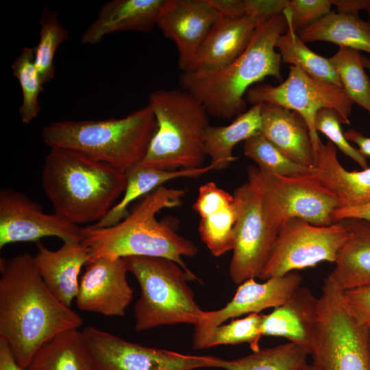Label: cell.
Returning a JSON list of instances; mask_svg holds the SVG:
<instances>
[{
  "instance_id": "cell-1",
  "label": "cell",
  "mask_w": 370,
  "mask_h": 370,
  "mask_svg": "<svg viewBox=\"0 0 370 370\" xmlns=\"http://www.w3.org/2000/svg\"><path fill=\"white\" fill-rule=\"evenodd\" d=\"M0 273V337L25 369L43 344L83 321L50 291L29 253L1 258Z\"/></svg>"
},
{
  "instance_id": "cell-2",
  "label": "cell",
  "mask_w": 370,
  "mask_h": 370,
  "mask_svg": "<svg viewBox=\"0 0 370 370\" xmlns=\"http://www.w3.org/2000/svg\"><path fill=\"white\" fill-rule=\"evenodd\" d=\"M282 13L263 21L245 51L228 65L212 71H182L180 85L206 109L209 116L231 119L245 111L244 96L251 86L266 77L281 81V56L278 38L287 30Z\"/></svg>"
},
{
  "instance_id": "cell-3",
  "label": "cell",
  "mask_w": 370,
  "mask_h": 370,
  "mask_svg": "<svg viewBox=\"0 0 370 370\" xmlns=\"http://www.w3.org/2000/svg\"><path fill=\"white\" fill-rule=\"evenodd\" d=\"M186 193L184 189L161 186L144 196L117 224L82 227V243L88 249V260L104 257H160L173 260L187 273H193L182 257H194L198 251L197 246L177 234L167 221L156 219L162 210L180 206Z\"/></svg>"
},
{
  "instance_id": "cell-4",
  "label": "cell",
  "mask_w": 370,
  "mask_h": 370,
  "mask_svg": "<svg viewBox=\"0 0 370 370\" xmlns=\"http://www.w3.org/2000/svg\"><path fill=\"white\" fill-rule=\"evenodd\" d=\"M41 180L54 212L77 225L103 219L127 183L125 173L62 148L50 149Z\"/></svg>"
},
{
  "instance_id": "cell-5",
  "label": "cell",
  "mask_w": 370,
  "mask_h": 370,
  "mask_svg": "<svg viewBox=\"0 0 370 370\" xmlns=\"http://www.w3.org/2000/svg\"><path fill=\"white\" fill-rule=\"evenodd\" d=\"M156 129L147 104L120 119L52 122L43 128L42 138L50 149H71L126 173L142 162Z\"/></svg>"
},
{
  "instance_id": "cell-6",
  "label": "cell",
  "mask_w": 370,
  "mask_h": 370,
  "mask_svg": "<svg viewBox=\"0 0 370 370\" xmlns=\"http://www.w3.org/2000/svg\"><path fill=\"white\" fill-rule=\"evenodd\" d=\"M148 104L156 129L140 164L166 171L202 167L206 156L205 135L210 126L204 106L182 88L156 90Z\"/></svg>"
},
{
  "instance_id": "cell-7",
  "label": "cell",
  "mask_w": 370,
  "mask_h": 370,
  "mask_svg": "<svg viewBox=\"0 0 370 370\" xmlns=\"http://www.w3.org/2000/svg\"><path fill=\"white\" fill-rule=\"evenodd\" d=\"M136 279L140 296L134 306L135 329L144 331L164 325H198L205 312L196 303L188 282L197 280L176 262L160 257L123 258Z\"/></svg>"
},
{
  "instance_id": "cell-8",
  "label": "cell",
  "mask_w": 370,
  "mask_h": 370,
  "mask_svg": "<svg viewBox=\"0 0 370 370\" xmlns=\"http://www.w3.org/2000/svg\"><path fill=\"white\" fill-rule=\"evenodd\" d=\"M310 356L320 370H370L369 327L355 318L342 291L327 280L318 297Z\"/></svg>"
},
{
  "instance_id": "cell-9",
  "label": "cell",
  "mask_w": 370,
  "mask_h": 370,
  "mask_svg": "<svg viewBox=\"0 0 370 370\" xmlns=\"http://www.w3.org/2000/svg\"><path fill=\"white\" fill-rule=\"evenodd\" d=\"M247 177L260 192L265 224L275 239L283 225L291 219L319 226L335 223L338 201L310 173L280 176L249 165Z\"/></svg>"
},
{
  "instance_id": "cell-10",
  "label": "cell",
  "mask_w": 370,
  "mask_h": 370,
  "mask_svg": "<svg viewBox=\"0 0 370 370\" xmlns=\"http://www.w3.org/2000/svg\"><path fill=\"white\" fill-rule=\"evenodd\" d=\"M245 97L252 106L270 103L298 113L308 126L314 161L321 143L314 126L318 112L322 108L334 110L343 124L348 125L354 104L342 88L316 79L295 66H290L287 78L279 85L257 84Z\"/></svg>"
},
{
  "instance_id": "cell-11",
  "label": "cell",
  "mask_w": 370,
  "mask_h": 370,
  "mask_svg": "<svg viewBox=\"0 0 370 370\" xmlns=\"http://www.w3.org/2000/svg\"><path fill=\"white\" fill-rule=\"evenodd\" d=\"M349 235L344 219L319 226L291 219L278 233L259 278L282 276L324 261L334 263Z\"/></svg>"
},
{
  "instance_id": "cell-12",
  "label": "cell",
  "mask_w": 370,
  "mask_h": 370,
  "mask_svg": "<svg viewBox=\"0 0 370 370\" xmlns=\"http://www.w3.org/2000/svg\"><path fill=\"white\" fill-rule=\"evenodd\" d=\"M82 333L97 370H194L219 368L221 360L145 347L93 326Z\"/></svg>"
},
{
  "instance_id": "cell-13",
  "label": "cell",
  "mask_w": 370,
  "mask_h": 370,
  "mask_svg": "<svg viewBox=\"0 0 370 370\" xmlns=\"http://www.w3.org/2000/svg\"><path fill=\"white\" fill-rule=\"evenodd\" d=\"M233 195L238 215L234 228L229 273L232 280L239 285L248 279L259 278L275 238L267 228L261 194L256 184L248 179Z\"/></svg>"
},
{
  "instance_id": "cell-14",
  "label": "cell",
  "mask_w": 370,
  "mask_h": 370,
  "mask_svg": "<svg viewBox=\"0 0 370 370\" xmlns=\"http://www.w3.org/2000/svg\"><path fill=\"white\" fill-rule=\"evenodd\" d=\"M286 3L287 0H251L250 10L242 16L221 14L184 71L217 70L230 64L245 51L256 28L282 13Z\"/></svg>"
},
{
  "instance_id": "cell-15",
  "label": "cell",
  "mask_w": 370,
  "mask_h": 370,
  "mask_svg": "<svg viewBox=\"0 0 370 370\" xmlns=\"http://www.w3.org/2000/svg\"><path fill=\"white\" fill-rule=\"evenodd\" d=\"M56 236L63 243L82 242V227L42 207L25 194L10 188L0 191V248L17 242H37Z\"/></svg>"
},
{
  "instance_id": "cell-16",
  "label": "cell",
  "mask_w": 370,
  "mask_h": 370,
  "mask_svg": "<svg viewBox=\"0 0 370 370\" xmlns=\"http://www.w3.org/2000/svg\"><path fill=\"white\" fill-rule=\"evenodd\" d=\"M302 278L296 271L282 276L270 278L260 283L255 278L240 284L232 299L223 308L206 311L204 319L195 326L193 347L203 349L211 332L229 319L244 314L260 313L286 302L301 286Z\"/></svg>"
},
{
  "instance_id": "cell-17",
  "label": "cell",
  "mask_w": 370,
  "mask_h": 370,
  "mask_svg": "<svg viewBox=\"0 0 370 370\" xmlns=\"http://www.w3.org/2000/svg\"><path fill=\"white\" fill-rule=\"evenodd\" d=\"M85 266L75 298L77 308L105 316H124L133 298L124 258H99Z\"/></svg>"
},
{
  "instance_id": "cell-18",
  "label": "cell",
  "mask_w": 370,
  "mask_h": 370,
  "mask_svg": "<svg viewBox=\"0 0 370 370\" xmlns=\"http://www.w3.org/2000/svg\"><path fill=\"white\" fill-rule=\"evenodd\" d=\"M220 15L210 0H164L156 26L174 42L182 71L193 62Z\"/></svg>"
},
{
  "instance_id": "cell-19",
  "label": "cell",
  "mask_w": 370,
  "mask_h": 370,
  "mask_svg": "<svg viewBox=\"0 0 370 370\" xmlns=\"http://www.w3.org/2000/svg\"><path fill=\"white\" fill-rule=\"evenodd\" d=\"M199 214V232L211 254L219 257L232 250L238 206L233 195L208 182L199 188L193 205Z\"/></svg>"
},
{
  "instance_id": "cell-20",
  "label": "cell",
  "mask_w": 370,
  "mask_h": 370,
  "mask_svg": "<svg viewBox=\"0 0 370 370\" xmlns=\"http://www.w3.org/2000/svg\"><path fill=\"white\" fill-rule=\"evenodd\" d=\"M33 256L35 266L50 291L70 308L76 298L81 269L89 260L88 248L82 243H63L57 250H51L37 243Z\"/></svg>"
},
{
  "instance_id": "cell-21",
  "label": "cell",
  "mask_w": 370,
  "mask_h": 370,
  "mask_svg": "<svg viewBox=\"0 0 370 370\" xmlns=\"http://www.w3.org/2000/svg\"><path fill=\"white\" fill-rule=\"evenodd\" d=\"M164 0H112L100 8L97 18L82 33L80 42L96 45L120 32H151Z\"/></svg>"
},
{
  "instance_id": "cell-22",
  "label": "cell",
  "mask_w": 370,
  "mask_h": 370,
  "mask_svg": "<svg viewBox=\"0 0 370 370\" xmlns=\"http://www.w3.org/2000/svg\"><path fill=\"white\" fill-rule=\"evenodd\" d=\"M310 174L337 200L338 208L370 203V167L347 171L338 161L336 147L330 141L321 143Z\"/></svg>"
},
{
  "instance_id": "cell-23",
  "label": "cell",
  "mask_w": 370,
  "mask_h": 370,
  "mask_svg": "<svg viewBox=\"0 0 370 370\" xmlns=\"http://www.w3.org/2000/svg\"><path fill=\"white\" fill-rule=\"evenodd\" d=\"M260 132L293 162L308 168L314 166L309 130L298 113L280 106L263 103Z\"/></svg>"
},
{
  "instance_id": "cell-24",
  "label": "cell",
  "mask_w": 370,
  "mask_h": 370,
  "mask_svg": "<svg viewBox=\"0 0 370 370\" xmlns=\"http://www.w3.org/2000/svg\"><path fill=\"white\" fill-rule=\"evenodd\" d=\"M318 297L300 286L285 304L276 307L261 322L262 336H282L310 351L317 315Z\"/></svg>"
},
{
  "instance_id": "cell-25",
  "label": "cell",
  "mask_w": 370,
  "mask_h": 370,
  "mask_svg": "<svg viewBox=\"0 0 370 370\" xmlns=\"http://www.w3.org/2000/svg\"><path fill=\"white\" fill-rule=\"evenodd\" d=\"M349 231L335 261V267L325 278L337 289L370 286V221L344 219Z\"/></svg>"
},
{
  "instance_id": "cell-26",
  "label": "cell",
  "mask_w": 370,
  "mask_h": 370,
  "mask_svg": "<svg viewBox=\"0 0 370 370\" xmlns=\"http://www.w3.org/2000/svg\"><path fill=\"white\" fill-rule=\"evenodd\" d=\"M214 170L212 164L193 169L160 170L138 164L126 173L127 183L122 199L99 221L92 224L97 227L114 225L129 214L128 207L135 200L143 197L170 180L180 178H197Z\"/></svg>"
},
{
  "instance_id": "cell-27",
  "label": "cell",
  "mask_w": 370,
  "mask_h": 370,
  "mask_svg": "<svg viewBox=\"0 0 370 370\" xmlns=\"http://www.w3.org/2000/svg\"><path fill=\"white\" fill-rule=\"evenodd\" d=\"M261 106L262 103L253 105L227 125L208 127L204 148L214 170L228 167L236 159L232 153L235 145L260 132Z\"/></svg>"
},
{
  "instance_id": "cell-28",
  "label": "cell",
  "mask_w": 370,
  "mask_h": 370,
  "mask_svg": "<svg viewBox=\"0 0 370 370\" xmlns=\"http://www.w3.org/2000/svg\"><path fill=\"white\" fill-rule=\"evenodd\" d=\"M297 34L304 42H329L370 54V25L358 15L331 11Z\"/></svg>"
},
{
  "instance_id": "cell-29",
  "label": "cell",
  "mask_w": 370,
  "mask_h": 370,
  "mask_svg": "<svg viewBox=\"0 0 370 370\" xmlns=\"http://www.w3.org/2000/svg\"><path fill=\"white\" fill-rule=\"evenodd\" d=\"M82 332L64 331L43 344L25 370H95Z\"/></svg>"
},
{
  "instance_id": "cell-30",
  "label": "cell",
  "mask_w": 370,
  "mask_h": 370,
  "mask_svg": "<svg viewBox=\"0 0 370 370\" xmlns=\"http://www.w3.org/2000/svg\"><path fill=\"white\" fill-rule=\"evenodd\" d=\"M282 13L288 25L286 32L278 38L275 44L282 62L297 66L316 79L342 88L339 77L330 59L310 50L299 37L293 27L291 13L288 9L285 8Z\"/></svg>"
},
{
  "instance_id": "cell-31",
  "label": "cell",
  "mask_w": 370,
  "mask_h": 370,
  "mask_svg": "<svg viewBox=\"0 0 370 370\" xmlns=\"http://www.w3.org/2000/svg\"><path fill=\"white\" fill-rule=\"evenodd\" d=\"M309 356V349L289 342L260 349L238 359H221L219 368L225 370H303L308 364Z\"/></svg>"
},
{
  "instance_id": "cell-32",
  "label": "cell",
  "mask_w": 370,
  "mask_h": 370,
  "mask_svg": "<svg viewBox=\"0 0 370 370\" xmlns=\"http://www.w3.org/2000/svg\"><path fill=\"white\" fill-rule=\"evenodd\" d=\"M329 59L349 98L370 114V79L365 71L362 56L356 49L341 47Z\"/></svg>"
},
{
  "instance_id": "cell-33",
  "label": "cell",
  "mask_w": 370,
  "mask_h": 370,
  "mask_svg": "<svg viewBox=\"0 0 370 370\" xmlns=\"http://www.w3.org/2000/svg\"><path fill=\"white\" fill-rule=\"evenodd\" d=\"M39 40L34 49V64L44 84L54 77V56L58 47L67 40L69 34L59 20L57 11L47 6L39 20Z\"/></svg>"
},
{
  "instance_id": "cell-34",
  "label": "cell",
  "mask_w": 370,
  "mask_h": 370,
  "mask_svg": "<svg viewBox=\"0 0 370 370\" xmlns=\"http://www.w3.org/2000/svg\"><path fill=\"white\" fill-rule=\"evenodd\" d=\"M13 76L18 81L22 90L19 114L22 122L31 123L40 113L38 97L44 83L34 64V49L25 46L10 66Z\"/></svg>"
},
{
  "instance_id": "cell-35",
  "label": "cell",
  "mask_w": 370,
  "mask_h": 370,
  "mask_svg": "<svg viewBox=\"0 0 370 370\" xmlns=\"http://www.w3.org/2000/svg\"><path fill=\"white\" fill-rule=\"evenodd\" d=\"M244 154L254 160L261 171L269 174L280 176L306 175L312 169L291 160L260 132L245 141Z\"/></svg>"
},
{
  "instance_id": "cell-36",
  "label": "cell",
  "mask_w": 370,
  "mask_h": 370,
  "mask_svg": "<svg viewBox=\"0 0 370 370\" xmlns=\"http://www.w3.org/2000/svg\"><path fill=\"white\" fill-rule=\"evenodd\" d=\"M263 314L252 313L243 318L232 319L216 327L206 341L203 349L221 345H238L247 343L253 352L260 349L262 336L261 322Z\"/></svg>"
},
{
  "instance_id": "cell-37",
  "label": "cell",
  "mask_w": 370,
  "mask_h": 370,
  "mask_svg": "<svg viewBox=\"0 0 370 370\" xmlns=\"http://www.w3.org/2000/svg\"><path fill=\"white\" fill-rule=\"evenodd\" d=\"M342 119L334 110L328 108L321 109L315 119V129L327 136L336 147L354 160L363 169L368 168L366 156L357 148L353 147L343 133L341 124Z\"/></svg>"
},
{
  "instance_id": "cell-38",
  "label": "cell",
  "mask_w": 370,
  "mask_h": 370,
  "mask_svg": "<svg viewBox=\"0 0 370 370\" xmlns=\"http://www.w3.org/2000/svg\"><path fill=\"white\" fill-rule=\"evenodd\" d=\"M331 0H287L286 7L291 13L294 30L298 33L330 13Z\"/></svg>"
},
{
  "instance_id": "cell-39",
  "label": "cell",
  "mask_w": 370,
  "mask_h": 370,
  "mask_svg": "<svg viewBox=\"0 0 370 370\" xmlns=\"http://www.w3.org/2000/svg\"><path fill=\"white\" fill-rule=\"evenodd\" d=\"M343 299L355 318L370 326V286L342 291Z\"/></svg>"
},
{
  "instance_id": "cell-40",
  "label": "cell",
  "mask_w": 370,
  "mask_h": 370,
  "mask_svg": "<svg viewBox=\"0 0 370 370\" xmlns=\"http://www.w3.org/2000/svg\"><path fill=\"white\" fill-rule=\"evenodd\" d=\"M221 15L238 17L251 9V0H210Z\"/></svg>"
},
{
  "instance_id": "cell-41",
  "label": "cell",
  "mask_w": 370,
  "mask_h": 370,
  "mask_svg": "<svg viewBox=\"0 0 370 370\" xmlns=\"http://www.w3.org/2000/svg\"><path fill=\"white\" fill-rule=\"evenodd\" d=\"M337 12L346 14L358 15L361 10H367L370 7V0H331Z\"/></svg>"
},
{
  "instance_id": "cell-42",
  "label": "cell",
  "mask_w": 370,
  "mask_h": 370,
  "mask_svg": "<svg viewBox=\"0 0 370 370\" xmlns=\"http://www.w3.org/2000/svg\"><path fill=\"white\" fill-rule=\"evenodd\" d=\"M334 218L335 222L345 219H360L370 221V203L358 207L338 208Z\"/></svg>"
},
{
  "instance_id": "cell-43",
  "label": "cell",
  "mask_w": 370,
  "mask_h": 370,
  "mask_svg": "<svg viewBox=\"0 0 370 370\" xmlns=\"http://www.w3.org/2000/svg\"><path fill=\"white\" fill-rule=\"evenodd\" d=\"M0 370H25L17 363L8 343L1 337Z\"/></svg>"
},
{
  "instance_id": "cell-44",
  "label": "cell",
  "mask_w": 370,
  "mask_h": 370,
  "mask_svg": "<svg viewBox=\"0 0 370 370\" xmlns=\"http://www.w3.org/2000/svg\"><path fill=\"white\" fill-rule=\"evenodd\" d=\"M345 136L349 142H352L358 146V149L365 156H370L369 137L365 136L361 132L354 129L347 130Z\"/></svg>"
},
{
  "instance_id": "cell-45",
  "label": "cell",
  "mask_w": 370,
  "mask_h": 370,
  "mask_svg": "<svg viewBox=\"0 0 370 370\" xmlns=\"http://www.w3.org/2000/svg\"><path fill=\"white\" fill-rule=\"evenodd\" d=\"M362 62H363L365 68H367L370 71V59L362 56Z\"/></svg>"
},
{
  "instance_id": "cell-46",
  "label": "cell",
  "mask_w": 370,
  "mask_h": 370,
  "mask_svg": "<svg viewBox=\"0 0 370 370\" xmlns=\"http://www.w3.org/2000/svg\"><path fill=\"white\" fill-rule=\"evenodd\" d=\"M303 370H320L317 367H316L313 363L307 364Z\"/></svg>"
},
{
  "instance_id": "cell-47",
  "label": "cell",
  "mask_w": 370,
  "mask_h": 370,
  "mask_svg": "<svg viewBox=\"0 0 370 370\" xmlns=\"http://www.w3.org/2000/svg\"><path fill=\"white\" fill-rule=\"evenodd\" d=\"M368 13V23L370 25V7L366 10Z\"/></svg>"
},
{
  "instance_id": "cell-48",
  "label": "cell",
  "mask_w": 370,
  "mask_h": 370,
  "mask_svg": "<svg viewBox=\"0 0 370 370\" xmlns=\"http://www.w3.org/2000/svg\"><path fill=\"white\" fill-rule=\"evenodd\" d=\"M369 343H370V326L369 327Z\"/></svg>"
},
{
  "instance_id": "cell-49",
  "label": "cell",
  "mask_w": 370,
  "mask_h": 370,
  "mask_svg": "<svg viewBox=\"0 0 370 370\" xmlns=\"http://www.w3.org/2000/svg\"><path fill=\"white\" fill-rule=\"evenodd\" d=\"M95 370H97V369H95Z\"/></svg>"
}]
</instances>
